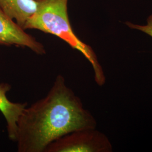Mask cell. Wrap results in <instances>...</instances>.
I'll use <instances>...</instances> for the list:
<instances>
[{
  "mask_svg": "<svg viewBox=\"0 0 152 152\" xmlns=\"http://www.w3.org/2000/svg\"><path fill=\"white\" fill-rule=\"evenodd\" d=\"M96 121L59 75L47 95L27 107L17 124L18 152H44L50 143L74 131L95 129Z\"/></svg>",
  "mask_w": 152,
  "mask_h": 152,
  "instance_id": "1",
  "label": "cell"
},
{
  "mask_svg": "<svg viewBox=\"0 0 152 152\" xmlns=\"http://www.w3.org/2000/svg\"><path fill=\"white\" fill-rule=\"evenodd\" d=\"M36 12L26 23L23 29H35L60 38L72 48L81 52L88 60L99 86L105 82L103 68L92 48L82 42L73 32L67 12L68 0H36Z\"/></svg>",
  "mask_w": 152,
  "mask_h": 152,
  "instance_id": "2",
  "label": "cell"
},
{
  "mask_svg": "<svg viewBox=\"0 0 152 152\" xmlns=\"http://www.w3.org/2000/svg\"><path fill=\"white\" fill-rule=\"evenodd\" d=\"M112 145L103 133L95 129L74 131L50 143L44 152H110Z\"/></svg>",
  "mask_w": 152,
  "mask_h": 152,
  "instance_id": "3",
  "label": "cell"
},
{
  "mask_svg": "<svg viewBox=\"0 0 152 152\" xmlns=\"http://www.w3.org/2000/svg\"><path fill=\"white\" fill-rule=\"evenodd\" d=\"M0 45L28 48L37 54H46L44 45L15 23L0 8Z\"/></svg>",
  "mask_w": 152,
  "mask_h": 152,
  "instance_id": "4",
  "label": "cell"
},
{
  "mask_svg": "<svg viewBox=\"0 0 152 152\" xmlns=\"http://www.w3.org/2000/svg\"><path fill=\"white\" fill-rule=\"evenodd\" d=\"M11 89L10 84L0 83V112L6 120L8 137L11 141H15L18 121L28 105L27 103H14L10 101L7 96V93Z\"/></svg>",
  "mask_w": 152,
  "mask_h": 152,
  "instance_id": "5",
  "label": "cell"
},
{
  "mask_svg": "<svg viewBox=\"0 0 152 152\" xmlns=\"http://www.w3.org/2000/svg\"><path fill=\"white\" fill-rule=\"evenodd\" d=\"M37 6L36 0H0V8L22 28L36 12Z\"/></svg>",
  "mask_w": 152,
  "mask_h": 152,
  "instance_id": "6",
  "label": "cell"
},
{
  "mask_svg": "<svg viewBox=\"0 0 152 152\" xmlns=\"http://www.w3.org/2000/svg\"><path fill=\"white\" fill-rule=\"evenodd\" d=\"M125 24L131 29H136L138 31L145 33L152 37V15H150L147 19V24L146 25L141 26L133 24L131 22H126Z\"/></svg>",
  "mask_w": 152,
  "mask_h": 152,
  "instance_id": "7",
  "label": "cell"
}]
</instances>
